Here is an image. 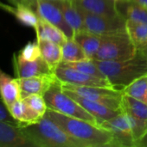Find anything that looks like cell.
<instances>
[{
  "label": "cell",
  "instance_id": "cell-32",
  "mask_svg": "<svg viewBox=\"0 0 147 147\" xmlns=\"http://www.w3.org/2000/svg\"><path fill=\"white\" fill-rule=\"evenodd\" d=\"M133 1L137 2L138 3H139V4H141V5L147 8V0H133Z\"/></svg>",
  "mask_w": 147,
  "mask_h": 147
},
{
  "label": "cell",
  "instance_id": "cell-30",
  "mask_svg": "<svg viewBox=\"0 0 147 147\" xmlns=\"http://www.w3.org/2000/svg\"><path fill=\"white\" fill-rule=\"evenodd\" d=\"M0 121H8V122H11V123H15L17 125H20L10 115L9 109L7 108L6 104L3 102V99L0 97ZM21 126V125H20ZM22 127V126H21Z\"/></svg>",
  "mask_w": 147,
  "mask_h": 147
},
{
  "label": "cell",
  "instance_id": "cell-31",
  "mask_svg": "<svg viewBox=\"0 0 147 147\" xmlns=\"http://www.w3.org/2000/svg\"><path fill=\"white\" fill-rule=\"evenodd\" d=\"M134 147H147V132L135 142Z\"/></svg>",
  "mask_w": 147,
  "mask_h": 147
},
{
  "label": "cell",
  "instance_id": "cell-19",
  "mask_svg": "<svg viewBox=\"0 0 147 147\" xmlns=\"http://www.w3.org/2000/svg\"><path fill=\"white\" fill-rule=\"evenodd\" d=\"M75 2L83 9L94 14L107 16L119 15L115 0H75Z\"/></svg>",
  "mask_w": 147,
  "mask_h": 147
},
{
  "label": "cell",
  "instance_id": "cell-4",
  "mask_svg": "<svg viewBox=\"0 0 147 147\" xmlns=\"http://www.w3.org/2000/svg\"><path fill=\"white\" fill-rule=\"evenodd\" d=\"M48 109L57 111L68 116L79 118L94 125L100 126L94 116L84 109L80 103L65 93L62 83L56 78L49 89L43 95Z\"/></svg>",
  "mask_w": 147,
  "mask_h": 147
},
{
  "label": "cell",
  "instance_id": "cell-9",
  "mask_svg": "<svg viewBox=\"0 0 147 147\" xmlns=\"http://www.w3.org/2000/svg\"><path fill=\"white\" fill-rule=\"evenodd\" d=\"M122 109L130 119L136 142L147 132V103L123 94Z\"/></svg>",
  "mask_w": 147,
  "mask_h": 147
},
{
  "label": "cell",
  "instance_id": "cell-23",
  "mask_svg": "<svg viewBox=\"0 0 147 147\" xmlns=\"http://www.w3.org/2000/svg\"><path fill=\"white\" fill-rule=\"evenodd\" d=\"M0 8L3 9V10L12 14L18 22H20L22 24L31 27L36 28L40 17L31 9L22 6V5H8L5 3H2L0 2Z\"/></svg>",
  "mask_w": 147,
  "mask_h": 147
},
{
  "label": "cell",
  "instance_id": "cell-29",
  "mask_svg": "<svg viewBox=\"0 0 147 147\" xmlns=\"http://www.w3.org/2000/svg\"><path fill=\"white\" fill-rule=\"evenodd\" d=\"M23 100L32 109H34L36 112H37L42 116H44V115L48 109V106H47V103L45 102L43 96L38 95V94H32V95H29V96L24 97Z\"/></svg>",
  "mask_w": 147,
  "mask_h": 147
},
{
  "label": "cell",
  "instance_id": "cell-25",
  "mask_svg": "<svg viewBox=\"0 0 147 147\" xmlns=\"http://www.w3.org/2000/svg\"><path fill=\"white\" fill-rule=\"evenodd\" d=\"M126 30L138 50L147 44V23L126 21Z\"/></svg>",
  "mask_w": 147,
  "mask_h": 147
},
{
  "label": "cell",
  "instance_id": "cell-13",
  "mask_svg": "<svg viewBox=\"0 0 147 147\" xmlns=\"http://www.w3.org/2000/svg\"><path fill=\"white\" fill-rule=\"evenodd\" d=\"M63 90L70 97L75 100L78 103H80V105L84 109H86L88 113H90L93 116H94L96 120L98 121L99 125H101V123L103 122L104 121L110 120L117 116L120 113H122V112L114 110L107 106H105L101 103H99L97 102H94L87 98H84L71 90Z\"/></svg>",
  "mask_w": 147,
  "mask_h": 147
},
{
  "label": "cell",
  "instance_id": "cell-34",
  "mask_svg": "<svg viewBox=\"0 0 147 147\" xmlns=\"http://www.w3.org/2000/svg\"><path fill=\"white\" fill-rule=\"evenodd\" d=\"M146 102H147V89H146Z\"/></svg>",
  "mask_w": 147,
  "mask_h": 147
},
{
  "label": "cell",
  "instance_id": "cell-1",
  "mask_svg": "<svg viewBox=\"0 0 147 147\" xmlns=\"http://www.w3.org/2000/svg\"><path fill=\"white\" fill-rule=\"evenodd\" d=\"M47 115L80 147H111L113 134L101 126L48 109Z\"/></svg>",
  "mask_w": 147,
  "mask_h": 147
},
{
  "label": "cell",
  "instance_id": "cell-10",
  "mask_svg": "<svg viewBox=\"0 0 147 147\" xmlns=\"http://www.w3.org/2000/svg\"><path fill=\"white\" fill-rule=\"evenodd\" d=\"M55 77L63 84H70L77 86H96L114 88L107 78H101L86 74L75 69L59 65L54 71Z\"/></svg>",
  "mask_w": 147,
  "mask_h": 147
},
{
  "label": "cell",
  "instance_id": "cell-15",
  "mask_svg": "<svg viewBox=\"0 0 147 147\" xmlns=\"http://www.w3.org/2000/svg\"><path fill=\"white\" fill-rule=\"evenodd\" d=\"M120 16L126 21L147 23V8L133 0H115Z\"/></svg>",
  "mask_w": 147,
  "mask_h": 147
},
{
  "label": "cell",
  "instance_id": "cell-26",
  "mask_svg": "<svg viewBox=\"0 0 147 147\" xmlns=\"http://www.w3.org/2000/svg\"><path fill=\"white\" fill-rule=\"evenodd\" d=\"M147 74L136 79L129 85L122 89L123 94L130 96L139 101L146 102ZM147 103V102H146Z\"/></svg>",
  "mask_w": 147,
  "mask_h": 147
},
{
  "label": "cell",
  "instance_id": "cell-22",
  "mask_svg": "<svg viewBox=\"0 0 147 147\" xmlns=\"http://www.w3.org/2000/svg\"><path fill=\"white\" fill-rule=\"evenodd\" d=\"M36 41L39 45L42 59L46 61L54 72L55 68L62 61V46L45 40H39Z\"/></svg>",
  "mask_w": 147,
  "mask_h": 147
},
{
  "label": "cell",
  "instance_id": "cell-12",
  "mask_svg": "<svg viewBox=\"0 0 147 147\" xmlns=\"http://www.w3.org/2000/svg\"><path fill=\"white\" fill-rule=\"evenodd\" d=\"M55 78L56 77L54 73L30 78H16L21 90V98L23 99L24 97L32 94L43 96Z\"/></svg>",
  "mask_w": 147,
  "mask_h": 147
},
{
  "label": "cell",
  "instance_id": "cell-11",
  "mask_svg": "<svg viewBox=\"0 0 147 147\" xmlns=\"http://www.w3.org/2000/svg\"><path fill=\"white\" fill-rule=\"evenodd\" d=\"M14 73L16 78H30L54 73L46 61L41 56L36 60L26 61L18 58L15 53L12 59Z\"/></svg>",
  "mask_w": 147,
  "mask_h": 147
},
{
  "label": "cell",
  "instance_id": "cell-33",
  "mask_svg": "<svg viewBox=\"0 0 147 147\" xmlns=\"http://www.w3.org/2000/svg\"><path fill=\"white\" fill-rule=\"evenodd\" d=\"M139 51L145 55V57L146 58V59H147V44L144 47H142L141 49H139Z\"/></svg>",
  "mask_w": 147,
  "mask_h": 147
},
{
  "label": "cell",
  "instance_id": "cell-8",
  "mask_svg": "<svg viewBox=\"0 0 147 147\" xmlns=\"http://www.w3.org/2000/svg\"><path fill=\"white\" fill-rule=\"evenodd\" d=\"M113 134L111 147H134V138L132 124L128 115L122 112L117 116L104 121L100 125Z\"/></svg>",
  "mask_w": 147,
  "mask_h": 147
},
{
  "label": "cell",
  "instance_id": "cell-7",
  "mask_svg": "<svg viewBox=\"0 0 147 147\" xmlns=\"http://www.w3.org/2000/svg\"><path fill=\"white\" fill-rule=\"evenodd\" d=\"M75 4L82 16L85 29L91 33L104 35L126 29V21L120 15L115 16L97 15L83 9L76 3Z\"/></svg>",
  "mask_w": 147,
  "mask_h": 147
},
{
  "label": "cell",
  "instance_id": "cell-3",
  "mask_svg": "<svg viewBox=\"0 0 147 147\" xmlns=\"http://www.w3.org/2000/svg\"><path fill=\"white\" fill-rule=\"evenodd\" d=\"M21 128L30 147H80L47 115L38 122Z\"/></svg>",
  "mask_w": 147,
  "mask_h": 147
},
{
  "label": "cell",
  "instance_id": "cell-20",
  "mask_svg": "<svg viewBox=\"0 0 147 147\" xmlns=\"http://www.w3.org/2000/svg\"><path fill=\"white\" fill-rule=\"evenodd\" d=\"M74 39L81 47L87 57L89 59H93L100 49L101 35L91 33L88 30H81L75 33Z\"/></svg>",
  "mask_w": 147,
  "mask_h": 147
},
{
  "label": "cell",
  "instance_id": "cell-2",
  "mask_svg": "<svg viewBox=\"0 0 147 147\" xmlns=\"http://www.w3.org/2000/svg\"><path fill=\"white\" fill-rule=\"evenodd\" d=\"M93 60L115 89L122 90L147 74V59L139 50L133 58L126 60Z\"/></svg>",
  "mask_w": 147,
  "mask_h": 147
},
{
  "label": "cell",
  "instance_id": "cell-27",
  "mask_svg": "<svg viewBox=\"0 0 147 147\" xmlns=\"http://www.w3.org/2000/svg\"><path fill=\"white\" fill-rule=\"evenodd\" d=\"M60 65L75 69L77 71H80L81 72H84L86 74L92 75L97 78H107L106 76L101 72V71L98 68V66L96 65V64L94 63L93 59H84V60L75 61V62H61Z\"/></svg>",
  "mask_w": 147,
  "mask_h": 147
},
{
  "label": "cell",
  "instance_id": "cell-6",
  "mask_svg": "<svg viewBox=\"0 0 147 147\" xmlns=\"http://www.w3.org/2000/svg\"><path fill=\"white\" fill-rule=\"evenodd\" d=\"M62 88L63 90H71L84 98H87L94 102H97L114 110L123 112L122 90L96 86H77L63 83Z\"/></svg>",
  "mask_w": 147,
  "mask_h": 147
},
{
  "label": "cell",
  "instance_id": "cell-21",
  "mask_svg": "<svg viewBox=\"0 0 147 147\" xmlns=\"http://www.w3.org/2000/svg\"><path fill=\"white\" fill-rule=\"evenodd\" d=\"M35 31L36 34V40H45L62 46L68 40L65 34L59 28L42 18L39 19Z\"/></svg>",
  "mask_w": 147,
  "mask_h": 147
},
{
  "label": "cell",
  "instance_id": "cell-18",
  "mask_svg": "<svg viewBox=\"0 0 147 147\" xmlns=\"http://www.w3.org/2000/svg\"><path fill=\"white\" fill-rule=\"evenodd\" d=\"M12 117L22 126H27L38 122L43 116L32 109L23 99L17 100L9 108Z\"/></svg>",
  "mask_w": 147,
  "mask_h": 147
},
{
  "label": "cell",
  "instance_id": "cell-16",
  "mask_svg": "<svg viewBox=\"0 0 147 147\" xmlns=\"http://www.w3.org/2000/svg\"><path fill=\"white\" fill-rule=\"evenodd\" d=\"M61 9L64 19L75 32L86 30L82 16L74 0H53Z\"/></svg>",
  "mask_w": 147,
  "mask_h": 147
},
{
  "label": "cell",
  "instance_id": "cell-28",
  "mask_svg": "<svg viewBox=\"0 0 147 147\" xmlns=\"http://www.w3.org/2000/svg\"><path fill=\"white\" fill-rule=\"evenodd\" d=\"M18 58L26 60V61H32L36 60V59L42 56L41 50L39 45L36 42H29L26 44L17 53H15Z\"/></svg>",
  "mask_w": 147,
  "mask_h": 147
},
{
  "label": "cell",
  "instance_id": "cell-5",
  "mask_svg": "<svg viewBox=\"0 0 147 147\" xmlns=\"http://www.w3.org/2000/svg\"><path fill=\"white\" fill-rule=\"evenodd\" d=\"M138 52L127 30L101 35L100 49L93 59L122 61L133 58Z\"/></svg>",
  "mask_w": 147,
  "mask_h": 147
},
{
  "label": "cell",
  "instance_id": "cell-14",
  "mask_svg": "<svg viewBox=\"0 0 147 147\" xmlns=\"http://www.w3.org/2000/svg\"><path fill=\"white\" fill-rule=\"evenodd\" d=\"M30 146L21 126L0 121V147Z\"/></svg>",
  "mask_w": 147,
  "mask_h": 147
},
{
  "label": "cell",
  "instance_id": "cell-24",
  "mask_svg": "<svg viewBox=\"0 0 147 147\" xmlns=\"http://www.w3.org/2000/svg\"><path fill=\"white\" fill-rule=\"evenodd\" d=\"M62 62H75L84 59H89L81 47L75 40V39H68L62 46Z\"/></svg>",
  "mask_w": 147,
  "mask_h": 147
},
{
  "label": "cell",
  "instance_id": "cell-17",
  "mask_svg": "<svg viewBox=\"0 0 147 147\" xmlns=\"http://www.w3.org/2000/svg\"><path fill=\"white\" fill-rule=\"evenodd\" d=\"M0 97L9 109L21 98V90L16 78L0 71Z\"/></svg>",
  "mask_w": 147,
  "mask_h": 147
}]
</instances>
